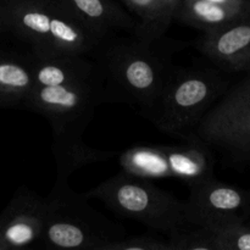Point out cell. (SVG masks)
<instances>
[{
  "instance_id": "1",
  "label": "cell",
  "mask_w": 250,
  "mask_h": 250,
  "mask_svg": "<svg viewBox=\"0 0 250 250\" xmlns=\"http://www.w3.org/2000/svg\"><path fill=\"white\" fill-rule=\"evenodd\" d=\"M175 46L164 37L103 42L93 54L104 76L105 102L137 105L141 111L150 106L175 68Z\"/></svg>"
},
{
  "instance_id": "2",
  "label": "cell",
  "mask_w": 250,
  "mask_h": 250,
  "mask_svg": "<svg viewBox=\"0 0 250 250\" xmlns=\"http://www.w3.org/2000/svg\"><path fill=\"white\" fill-rule=\"evenodd\" d=\"M1 7L7 29L39 58L89 55L103 43L60 0H7Z\"/></svg>"
},
{
  "instance_id": "3",
  "label": "cell",
  "mask_w": 250,
  "mask_h": 250,
  "mask_svg": "<svg viewBox=\"0 0 250 250\" xmlns=\"http://www.w3.org/2000/svg\"><path fill=\"white\" fill-rule=\"evenodd\" d=\"M46 200V219L41 242L54 249L104 250L124 238L126 229L90 207L88 198L68 182L55 181Z\"/></svg>"
},
{
  "instance_id": "4",
  "label": "cell",
  "mask_w": 250,
  "mask_h": 250,
  "mask_svg": "<svg viewBox=\"0 0 250 250\" xmlns=\"http://www.w3.org/2000/svg\"><path fill=\"white\" fill-rule=\"evenodd\" d=\"M224 88V81L215 70L175 66L155 102L141 112L160 131L186 138L222 94Z\"/></svg>"
},
{
  "instance_id": "5",
  "label": "cell",
  "mask_w": 250,
  "mask_h": 250,
  "mask_svg": "<svg viewBox=\"0 0 250 250\" xmlns=\"http://www.w3.org/2000/svg\"><path fill=\"white\" fill-rule=\"evenodd\" d=\"M104 203L116 214L138 221L154 231L170 233L186 226V203L160 189L146 178L121 172L83 193Z\"/></svg>"
},
{
  "instance_id": "6",
  "label": "cell",
  "mask_w": 250,
  "mask_h": 250,
  "mask_svg": "<svg viewBox=\"0 0 250 250\" xmlns=\"http://www.w3.org/2000/svg\"><path fill=\"white\" fill-rule=\"evenodd\" d=\"M210 107L189 136L243 160H250V68Z\"/></svg>"
},
{
  "instance_id": "7",
  "label": "cell",
  "mask_w": 250,
  "mask_h": 250,
  "mask_svg": "<svg viewBox=\"0 0 250 250\" xmlns=\"http://www.w3.org/2000/svg\"><path fill=\"white\" fill-rule=\"evenodd\" d=\"M186 224L211 231L244 222L250 214V193L214 177L189 186Z\"/></svg>"
},
{
  "instance_id": "8",
  "label": "cell",
  "mask_w": 250,
  "mask_h": 250,
  "mask_svg": "<svg viewBox=\"0 0 250 250\" xmlns=\"http://www.w3.org/2000/svg\"><path fill=\"white\" fill-rule=\"evenodd\" d=\"M105 103V84L34 85L23 106L50 120L75 119L95 114Z\"/></svg>"
},
{
  "instance_id": "9",
  "label": "cell",
  "mask_w": 250,
  "mask_h": 250,
  "mask_svg": "<svg viewBox=\"0 0 250 250\" xmlns=\"http://www.w3.org/2000/svg\"><path fill=\"white\" fill-rule=\"evenodd\" d=\"M46 219V200L21 187L0 214V236L7 249L26 248L39 242Z\"/></svg>"
},
{
  "instance_id": "10",
  "label": "cell",
  "mask_w": 250,
  "mask_h": 250,
  "mask_svg": "<svg viewBox=\"0 0 250 250\" xmlns=\"http://www.w3.org/2000/svg\"><path fill=\"white\" fill-rule=\"evenodd\" d=\"M197 46L220 67L247 71L250 68V20L243 17L205 31Z\"/></svg>"
},
{
  "instance_id": "11",
  "label": "cell",
  "mask_w": 250,
  "mask_h": 250,
  "mask_svg": "<svg viewBox=\"0 0 250 250\" xmlns=\"http://www.w3.org/2000/svg\"><path fill=\"white\" fill-rule=\"evenodd\" d=\"M28 56L34 85L105 84L98 61L85 54L39 58L29 53Z\"/></svg>"
},
{
  "instance_id": "12",
  "label": "cell",
  "mask_w": 250,
  "mask_h": 250,
  "mask_svg": "<svg viewBox=\"0 0 250 250\" xmlns=\"http://www.w3.org/2000/svg\"><path fill=\"white\" fill-rule=\"evenodd\" d=\"M87 28L103 42L120 31H133L138 21L111 0H60Z\"/></svg>"
},
{
  "instance_id": "13",
  "label": "cell",
  "mask_w": 250,
  "mask_h": 250,
  "mask_svg": "<svg viewBox=\"0 0 250 250\" xmlns=\"http://www.w3.org/2000/svg\"><path fill=\"white\" fill-rule=\"evenodd\" d=\"M171 177H177L188 186L214 177V159L209 146L194 136L186 137V143L164 146Z\"/></svg>"
},
{
  "instance_id": "14",
  "label": "cell",
  "mask_w": 250,
  "mask_h": 250,
  "mask_svg": "<svg viewBox=\"0 0 250 250\" xmlns=\"http://www.w3.org/2000/svg\"><path fill=\"white\" fill-rule=\"evenodd\" d=\"M53 153L56 161V180L68 182L82 166L109 160L116 151L94 149L83 142V134H53Z\"/></svg>"
},
{
  "instance_id": "15",
  "label": "cell",
  "mask_w": 250,
  "mask_h": 250,
  "mask_svg": "<svg viewBox=\"0 0 250 250\" xmlns=\"http://www.w3.org/2000/svg\"><path fill=\"white\" fill-rule=\"evenodd\" d=\"M34 87L29 56L0 54V104L6 106L23 105Z\"/></svg>"
},
{
  "instance_id": "16",
  "label": "cell",
  "mask_w": 250,
  "mask_h": 250,
  "mask_svg": "<svg viewBox=\"0 0 250 250\" xmlns=\"http://www.w3.org/2000/svg\"><path fill=\"white\" fill-rule=\"evenodd\" d=\"M243 17H246V6H231L208 0H183L175 19L205 32Z\"/></svg>"
},
{
  "instance_id": "17",
  "label": "cell",
  "mask_w": 250,
  "mask_h": 250,
  "mask_svg": "<svg viewBox=\"0 0 250 250\" xmlns=\"http://www.w3.org/2000/svg\"><path fill=\"white\" fill-rule=\"evenodd\" d=\"M124 172L146 180L171 177L164 146H138L127 149L120 156Z\"/></svg>"
},
{
  "instance_id": "18",
  "label": "cell",
  "mask_w": 250,
  "mask_h": 250,
  "mask_svg": "<svg viewBox=\"0 0 250 250\" xmlns=\"http://www.w3.org/2000/svg\"><path fill=\"white\" fill-rule=\"evenodd\" d=\"M125 4L139 17L134 36L156 39L165 36L172 23L173 16L161 0H124Z\"/></svg>"
},
{
  "instance_id": "19",
  "label": "cell",
  "mask_w": 250,
  "mask_h": 250,
  "mask_svg": "<svg viewBox=\"0 0 250 250\" xmlns=\"http://www.w3.org/2000/svg\"><path fill=\"white\" fill-rule=\"evenodd\" d=\"M170 250H216L215 232L204 227H177L167 233Z\"/></svg>"
},
{
  "instance_id": "20",
  "label": "cell",
  "mask_w": 250,
  "mask_h": 250,
  "mask_svg": "<svg viewBox=\"0 0 250 250\" xmlns=\"http://www.w3.org/2000/svg\"><path fill=\"white\" fill-rule=\"evenodd\" d=\"M216 250H250V225L246 221L215 231Z\"/></svg>"
},
{
  "instance_id": "21",
  "label": "cell",
  "mask_w": 250,
  "mask_h": 250,
  "mask_svg": "<svg viewBox=\"0 0 250 250\" xmlns=\"http://www.w3.org/2000/svg\"><path fill=\"white\" fill-rule=\"evenodd\" d=\"M104 250H170V246L167 239L146 233L142 236H125L107 244Z\"/></svg>"
},
{
  "instance_id": "22",
  "label": "cell",
  "mask_w": 250,
  "mask_h": 250,
  "mask_svg": "<svg viewBox=\"0 0 250 250\" xmlns=\"http://www.w3.org/2000/svg\"><path fill=\"white\" fill-rule=\"evenodd\" d=\"M161 1H163V4L167 7L168 11H170L173 16H176V12L180 9L183 0H161Z\"/></svg>"
},
{
  "instance_id": "23",
  "label": "cell",
  "mask_w": 250,
  "mask_h": 250,
  "mask_svg": "<svg viewBox=\"0 0 250 250\" xmlns=\"http://www.w3.org/2000/svg\"><path fill=\"white\" fill-rule=\"evenodd\" d=\"M211 2H217V4L231 5V6H246L244 0H208Z\"/></svg>"
},
{
  "instance_id": "24",
  "label": "cell",
  "mask_w": 250,
  "mask_h": 250,
  "mask_svg": "<svg viewBox=\"0 0 250 250\" xmlns=\"http://www.w3.org/2000/svg\"><path fill=\"white\" fill-rule=\"evenodd\" d=\"M4 29H7L6 21H5V16H4V11H2V7L0 6V32H2Z\"/></svg>"
},
{
  "instance_id": "25",
  "label": "cell",
  "mask_w": 250,
  "mask_h": 250,
  "mask_svg": "<svg viewBox=\"0 0 250 250\" xmlns=\"http://www.w3.org/2000/svg\"><path fill=\"white\" fill-rule=\"evenodd\" d=\"M0 250H7L6 244H5V243H4V241H2L1 236H0Z\"/></svg>"
},
{
  "instance_id": "26",
  "label": "cell",
  "mask_w": 250,
  "mask_h": 250,
  "mask_svg": "<svg viewBox=\"0 0 250 250\" xmlns=\"http://www.w3.org/2000/svg\"><path fill=\"white\" fill-rule=\"evenodd\" d=\"M246 17L250 20V4L248 5V6L246 5Z\"/></svg>"
},
{
  "instance_id": "27",
  "label": "cell",
  "mask_w": 250,
  "mask_h": 250,
  "mask_svg": "<svg viewBox=\"0 0 250 250\" xmlns=\"http://www.w3.org/2000/svg\"><path fill=\"white\" fill-rule=\"evenodd\" d=\"M5 1H7V0H5Z\"/></svg>"
}]
</instances>
